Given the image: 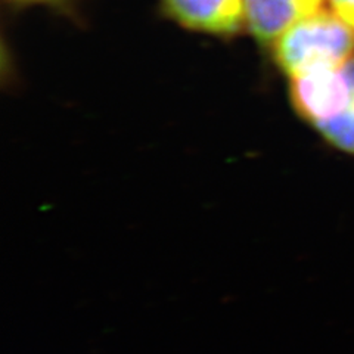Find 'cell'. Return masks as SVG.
<instances>
[{"label":"cell","mask_w":354,"mask_h":354,"mask_svg":"<svg viewBox=\"0 0 354 354\" xmlns=\"http://www.w3.org/2000/svg\"><path fill=\"white\" fill-rule=\"evenodd\" d=\"M272 46L276 64L292 79L347 64L354 53V30L334 12L319 10L282 32Z\"/></svg>","instance_id":"cell-1"},{"label":"cell","mask_w":354,"mask_h":354,"mask_svg":"<svg viewBox=\"0 0 354 354\" xmlns=\"http://www.w3.org/2000/svg\"><path fill=\"white\" fill-rule=\"evenodd\" d=\"M342 66L291 79L290 93L297 114L315 127L339 115L347 105L348 86Z\"/></svg>","instance_id":"cell-2"},{"label":"cell","mask_w":354,"mask_h":354,"mask_svg":"<svg viewBox=\"0 0 354 354\" xmlns=\"http://www.w3.org/2000/svg\"><path fill=\"white\" fill-rule=\"evenodd\" d=\"M161 3L177 24L205 35L235 36L245 26V0H161Z\"/></svg>","instance_id":"cell-3"},{"label":"cell","mask_w":354,"mask_h":354,"mask_svg":"<svg viewBox=\"0 0 354 354\" xmlns=\"http://www.w3.org/2000/svg\"><path fill=\"white\" fill-rule=\"evenodd\" d=\"M324 0H245V26L261 44H273L282 32L319 12Z\"/></svg>","instance_id":"cell-4"},{"label":"cell","mask_w":354,"mask_h":354,"mask_svg":"<svg viewBox=\"0 0 354 354\" xmlns=\"http://www.w3.org/2000/svg\"><path fill=\"white\" fill-rule=\"evenodd\" d=\"M348 86L344 111L326 123L316 126L322 138L338 151L354 155V57L342 66Z\"/></svg>","instance_id":"cell-5"},{"label":"cell","mask_w":354,"mask_h":354,"mask_svg":"<svg viewBox=\"0 0 354 354\" xmlns=\"http://www.w3.org/2000/svg\"><path fill=\"white\" fill-rule=\"evenodd\" d=\"M332 12L354 30V0H329Z\"/></svg>","instance_id":"cell-6"},{"label":"cell","mask_w":354,"mask_h":354,"mask_svg":"<svg viewBox=\"0 0 354 354\" xmlns=\"http://www.w3.org/2000/svg\"><path fill=\"white\" fill-rule=\"evenodd\" d=\"M12 3L18 5H37V3H53L58 2V0H10Z\"/></svg>","instance_id":"cell-7"}]
</instances>
